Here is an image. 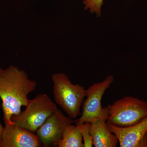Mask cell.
Segmentation results:
<instances>
[{"label": "cell", "mask_w": 147, "mask_h": 147, "mask_svg": "<svg viewBox=\"0 0 147 147\" xmlns=\"http://www.w3.org/2000/svg\"><path fill=\"white\" fill-rule=\"evenodd\" d=\"M37 84L28 74L16 67L5 69L0 67V98L3 113L5 125L14 123L11 117L21 113L22 106H26L28 95L34 91Z\"/></svg>", "instance_id": "6da1fadb"}, {"label": "cell", "mask_w": 147, "mask_h": 147, "mask_svg": "<svg viewBox=\"0 0 147 147\" xmlns=\"http://www.w3.org/2000/svg\"><path fill=\"white\" fill-rule=\"evenodd\" d=\"M52 80L55 102L68 117L75 120L81 115L86 89L80 84H72L65 74H55Z\"/></svg>", "instance_id": "7a4b0ae2"}, {"label": "cell", "mask_w": 147, "mask_h": 147, "mask_svg": "<svg viewBox=\"0 0 147 147\" xmlns=\"http://www.w3.org/2000/svg\"><path fill=\"white\" fill-rule=\"evenodd\" d=\"M107 124L119 127L131 126L147 117V101L132 96H125L107 106Z\"/></svg>", "instance_id": "3957f363"}, {"label": "cell", "mask_w": 147, "mask_h": 147, "mask_svg": "<svg viewBox=\"0 0 147 147\" xmlns=\"http://www.w3.org/2000/svg\"><path fill=\"white\" fill-rule=\"evenodd\" d=\"M57 109L47 94H40L34 99L29 100L25 110L17 115L12 116L11 121L35 133Z\"/></svg>", "instance_id": "277c9868"}, {"label": "cell", "mask_w": 147, "mask_h": 147, "mask_svg": "<svg viewBox=\"0 0 147 147\" xmlns=\"http://www.w3.org/2000/svg\"><path fill=\"white\" fill-rule=\"evenodd\" d=\"M114 81L112 75L106 76L102 82L94 83L86 90V98L82 104V111L75 123H91L101 117L108 118V107L102 108L101 100L106 90Z\"/></svg>", "instance_id": "5b68a950"}, {"label": "cell", "mask_w": 147, "mask_h": 147, "mask_svg": "<svg viewBox=\"0 0 147 147\" xmlns=\"http://www.w3.org/2000/svg\"><path fill=\"white\" fill-rule=\"evenodd\" d=\"M74 123H75L74 119L57 109L36 132L41 146H57L66 127Z\"/></svg>", "instance_id": "8992f818"}, {"label": "cell", "mask_w": 147, "mask_h": 147, "mask_svg": "<svg viewBox=\"0 0 147 147\" xmlns=\"http://www.w3.org/2000/svg\"><path fill=\"white\" fill-rule=\"evenodd\" d=\"M40 146L36 134L15 123L4 127L0 147H38Z\"/></svg>", "instance_id": "52a82bcc"}, {"label": "cell", "mask_w": 147, "mask_h": 147, "mask_svg": "<svg viewBox=\"0 0 147 147\" xmlns=\"http://www.w3.org/2000/svg\"><path fill=\"white\" fill-rule=\"evenodd\" d=\"M111 132L117 137L121 147H137L147 132V117L138 123L125 127L108 125Z\"/></svg>", "instance_id": "ba28073f"}, {"label": "cell", "mask_w": 147, "mask_h": 147, "mask_svg": "<svg viewBox=\"0 0 147 147\" xmlns=\"http://www.w3.org/2000/svg\"><path fill=\"white\" fill-rule=\"evenodd\" d=\"M108 118L104 117L98 118L91 123L90 133L95 147H116L119 143L116 135L108 128Z\"/></svg>", "instance_id": "9c48e42d"}, {"label": "cell", "mask_w": 147, "mask_h": 147, "mask_svg": "<svg viewBox=\"0 0 147 147\" xmlns=\"http://www.w3.org/2000/svg\"><path fill=\"white\" fill-rule=\"evenodd\" d=\"M83 141V135L79 127L70 124L66 127L57 146L85 147Z\"/></svg>", "instance_id": "30bf717a"}, {"label": "cell", "mask_w": 147, "mask_h": 147, "mask_svg": "<svg viewBox=\"0 0 147 147\" xmlns=\"http://www.w3.org/2000/svg\"><path fill=\"white\" fill-rule=\"evenodd\" d=\"M75 123L76 125L79 127L82 131L83 140H84V147H92L93 145L92 139L90 133V128L91 123H80L78 122H76Z\"/></svg>", "instance_id": "8fae6325"}, {"label": "cell", "mask_w": 147, "mask_h": 147, "mask_svg": "<svg viewBox=\"0 0 147 147\" xmlns=\"http://www.w3.org/2000/svg\"><path fill=\"white\" fill-rule=\"evenodd\" d=\"M85 9H89L92 13H95L97 17L101 15V7L103 4V0H84Z\"/></svg>", "instance_id": "7c38bea8"}, {"label": "cell", "mask_w": 147, "mask_h": 147, "mask_svg": "<svg viewBox=\"0 0 147 147\" xmlns=\"http://www.w3.org/2000/svg\"><path fill=\"white\" fill-rule=\"evenodd\" d=\"M137 147H147V132L139 142Z\"/></svg>", "instance_id": "4fadbf2b"}, {"label": "cell", "mask_w": 147, "mask_h": 147, "mask_svg": "<svg viewBox=\"0 0 147 147\" xmlns=\"http://www.w3.org/2000/svg\"><path fill=\"white\" fill-rule=\"evenodd\" d=\"M4 127L2 125L1 123V120H0V147H1V136L3 129Z\"/></svg>", "instance_id": "5bb4252c"}]
</instances>
